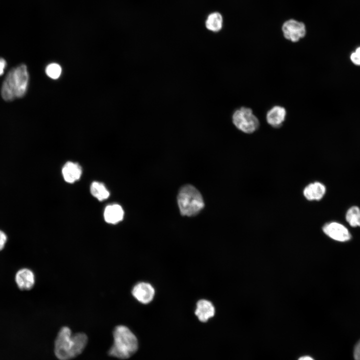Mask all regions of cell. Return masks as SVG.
Returning <instances> with one entry per match:
<instances>
[{
    "instance_id": "cell-19",
    "label": "cell",
    "mask_w": 360,
    "mask_h": 360,
    "mask_svg": "<svg viewBox=\"0 0 360 360\" xmlns=\"http://www.w3.org/2000/svg\"><path fill=\"white\" fill-rule=\"evenodd\" d=\"M350 60L353 64L360 66V46L358 47L350 56Z\"/></svg>"
},
{
    "instance_id": "cell-22",
    "label": "cell",
    "mask_w": 360,
    "mask_h": 360,
    "mask_svg": "<svg viewBox=\"0 0 360 360\" xmlns=\"http://www.w3.org/2000/svg\"><path fill=\"white\" fill-rule=\"evenodd\" d=\"M6 65V60L2 58H0V76L3 74Z\"/></svg>"
},
{
    "instance_id": "cell-7",
    "label": "cell",
    "mask_w": 360,
    "mask_h": 360,
    "mask_svg": "<svg viewBox=\"0 0 360 360\" xmlns=\"http://www.w3.org/2000/svg\"><path fill=\"white\" fill-rule=\"evenodd\" d=\"M322 230L328 237L339 242H346L351 238L348 230L342 224L336 222L326 224Z\"/></svg>"
},
{
    "instance_id": "cell-16",
    "label": "cell",
    "mask_w": 360,
    "mask_h": 360,
    "mask_svg": "<svg viewBox=\"0 0 360 360\" xmlns=\"http://www.w3.org/2000/svg\"><path fill=\"white\" fill-rule=\"evenodd\" d=\"M90 192L91 194L98 200L102 201L108 198L110 192L104 185L98 182H94L90 185Z\"/></svg>"
},
{
    "instance_id": "cell-5",
    "label": "cell",
    "mask_w": 360,
    "mask_h": 360,
    "mask_svg": "<svg viewBox=\"0 0 360 360\" xmlns=\"http://www.w3.org/2000/svg\"><path fill=\"white\" fill-rule=\"evenodd\" d=\"M232 122L235 126L246 134H252L257 130L260 122L249 108L242 106L236 109L232 114Z\"/></svg>"
},
{
    "instance_id": "cell-21",
    "label": "cell",
    "mask_w": 360,
    "mask_h": 360,
    "mask_svg": "<svg viewBox=\"0 0 360 360\" xmlns=\"http://www.w3.org/2000/svg\"><path fill=\"white\" fill-rule=\"evenodd\" d=\"M6 240V235L4 232L0 230V250L4 248Z\"/></svg>"
},
{
    "instance_id": "cell-13",
    "label": "cell",
    "mask_w": 360,
    "mask_h": 360,
    "mask_svg": "<svg viewBox=\"0 0 360 360\" xmlns=\"http://www.w3.org/2000/svg\"><path fill=\"white\" fill-rule=\"evenodd\" d=\"M17 285L22 290H30L34 284V275L28 268H22L18 270L16 276Z\"/></svg>"
},
{
    "instance_id": "cell-14",
    "label": "cell",
    "mask_w": 360,
    "mask_h": 360,
    "mask_svg": "<svg viewBox=\"0 0 360 360\" xmlns=\"http://www.w3.org/2000/svg\"><path fill=\"white\" fill-rule=\"evenodd\" d=\"M124 216V211L118 204L108 205L104 210V219L108 224H116L122 220Z\"/></svg>"
},
{
    "instance_id": "cell-9",
    "label": "cell",
    "mask_w": 360,
    "mask_h": 360,
    "mask_svg": "<svg viewBox=\"0 0 360 360\" xmlns=\"http://www.w3.org/2000/svg\"><path fill=\"white\" fill-rule=\"evenodd\" d=\"M286 116V108L280 106H274L266 112V120L272 126L280 128L285 120Z\"/></svg>"
},
{
    "instance_id": "cell-12",
    "label": "cell",
    "mask_w": 360,
    "mask_h": 360,
    "mask_svg": "<svg viewBox=\"0 0 360 360\" xmlns=\"http://www.w3.org/2000/svg\"><path fill=\"white\" fill-rule=\"evenodd\" d=\"M82 168L78 164L72 162H66L62 168L64 180L68 183H73L80 178Z\"/></svg>"
},
{
    "instance_id": "cell-4",
    "label": "cell",
    "mask_w": 360,
    "mask_h": 360,
    "mask_svg": "<svg viewBox=\"0 0 360 360\" xmlns=\"http://www.w3.org/2000/svg\"><path fill=\"white\" fill-rule=\"evenodd\" d=\"M178 204L181 214L188 216L198 214L204 206L200 193L190 184L185 185L180 189Z\"/></svg>"
},
{
    "instance_id": "cell-3",
    "label": "cell",
    "mask_w": 360,
    "mask_h": 360,
    "mask_svg": "<svg viewBox=\"0 0 360 360\" xmlns=\"http://www.w3.org/2000/svg\"><path fill=\"white\" fill-rule=\"evenodd\" d=\"M114 342L108 350V354L120 359H126L138 350L136 337L126 326H116L113 331Z\"/></svg>"
},
{
    "instance_id": "cell-2",
    "label": "cell",
    "mask_w": 360,
    "mask_h": 360,
    "mask_svg": "<svg viewBox=\"0 0 360 360\" xmlns=\"http://www.w3.org/2000/svg\"><path fill=\"white\" fill-rule=\"evenodd\" d=\"M29 76L24 64L10 70L3 82L1 94L6 101L23 96L28 88Z\"/></svg>"
},
{
    "instance_id": "cell-11",
    "label": "cell",
    "mask_w": 360,
    "mask_h": 360,
    "mask_svg": "<svg viewBox=\"0 0 360 360\" xmlns=\"http://www.w3.org/2000/svg\"><path fill=\"white\" fill-rule=\"evenodd\" d=\"M214 308L210 302L201 300L197 302L195 314L200 322H207L214 316Z\"/></svg>"
},
{
    "instance_id": "cell-15",
    "label": "cell",
    "mask_w": 360,
    "mask_h": 360,
    "mask_svg": "<svg viewBox=\"0 0 360 360\" xmlns=\"http://www.w3.org/2000/svg\"><path fill=\"white\" fill-rule=\"evenodd\" d=\"M206 28L210 31L216 32H220L223 26V18L218 12H214L207 16L205 22Z\"/></svg>"
},
{
    "instance_id": "cell-23",
    "label": "cell",
    "mask_w": 360,
    "mask_h": 360,
    "mask_svg": "<svg viewBox=\"0 0 360 360\" xmlns=\"http://www.w3.org/2000/svg\"><path fill=\"white\" fill-rule=\"evenodd\" d=\"M298 360H314L312 357L308 356H304L300 357Z\"/></svg>"
},
{
    "instance_id": "cell-17",
    "label": "cell",
    "mask_w": 360,
    "mask_h": 360,
    "mask_svg": "<svg viewBox=\"0 0 360 360\" xmlns=\"http://www.w3.org/2000/svg\"><path fill=\"white\" fill-rule=\"evenodd\" d=\"M346 220L352 227L360 226V208L355 206L349 208L346 214Z\"/></svg>"
},
{
    "instance_id": "cell-6",
    "label": "cell",
    "mask_w": 360,
    "mask_h": 360,
    "mask_svg": "<svg viewBox=\"0 0 360 360\" xmlns=\"http://www.w3.org/2000/svg\"><path fill=\"white\" fill-rule=\"evenodd\" d=\"M284 37L288 40L296 42L303 38L306 34V28L303 22L294 20L285 22L282 26Z\"/></svg>"
},
{
    "instance_id": "cell-8",
    "label": "cell",
    "mask_w": 360,
    "mask_h": 360,
    "mask_svg": "<svg viewBox=\"0 0 360 360\" xmlns=\"http://www.w3.org/2000/svg\"><path fill=\"white\" fill-rule=\"evenodd\" d=\"M155 291L148 283L140 282L136 284L132 290V294L139 302L147 304L153 299Z\"/></svg>"
},
{
    "instance_id": "cell-1",
    "label": "cell",
    "mask_w": 360,
    "mask_h": 360,
    "mask_svg": "<svg viewBox=\"0 0 360 360\" xmlns=\"http://www.w3.org/2000/svg\"><path fill=\"white\" fill-rule=\"evenodd\" d=\"M82 332L72 334L70 328L64 326L60 330L54 342V353L60 360H70L80 354L88 342Z\"/></svg>"
},
{
    "instance_id": "cell-18",
    "label": "cell",
    "mask_w": 360,
    "mask_h": 360,
    "mask_svg": "<svg viewBox=\"0 0 360 360\" xmlns=\"http://www.w3.org/2000/svg\"><path fill=\"white\" fill-rule=\"evenodd\" d=\"M62 69L61 66L57 63H51L46 68V73L50 78L56 80L61 75Z\"/></svg>"
},
{
    "instance_id": "cell-20",
    "label": "cell",
    "mask_w": 360,
    "mask_h": 360,
    "mask_svg": "<svg viewBox=\"0 0 360 360\" xmlns=\"http://www.w3.org/2000/svg\"><path fill=\"white\" fill-rule=\"evenodd\" d=\"M354 360H360V340L354 347Z\"/></svg>"
},
{
    "instance_id": "cell-10",
    "label": "cell",
    "mask_w": 360,
    "mask_h": 360,
    "mask_svg": "<svg viewBox=\"0 0 360 360\" xmlns=\"http://www.w3.org/2000/svg\"><path fill=\"white\" fill-rule=\"evenodd\" d=\"M326 192L325 186L318 182L310 183L304 188L303 194L308 200H319L324 196Z\"/></svg>"
}]
</instances>
